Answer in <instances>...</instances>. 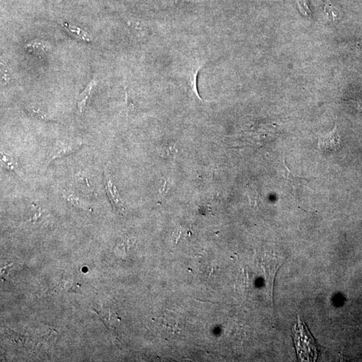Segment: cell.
<instances>
[{
  "mask_svg": "<svg viewBox=\"0 0 362 362\" xmlns=\"http://www.w3.org/2000/svg\"><path fill=\"white\" fill-rule=\"evenodd\" d=\"M95 84H96V82H95L94 80H92V82L88 85L86 89H85L84 92L81 94L78 104L80 112H82L85 107H86L87 102H88L89 98H90L91 95H92L93 88H94Z\"/></svg>",
  "mask_w": 362,
  "mask_h": 362,
  "instance_id": "obj_7",
  "label": "cell"
},
{
  "mask_svg": "<svg viewBox=\"0 0 362 362\" xmlns=\"http://www.w3.org/2000/svg\"><path fill=\"white\" fill-rule=\"evenodd\" d=\"M357 106H358L359 108H360V110H362V100L358 101V102H357Z\"/></svg>",
  "mask_w": 362,
  "mask_h": 362,
  "instance_id": "obj_18",
  "label": "cell"
},
{
  "mask_svg": "<svg viewBox=\"0 0 362 362\" xmlns=\"http://www.w3.org/2000/svg\"><path fill=\"white\" fill-rule=\"evenodd\" d=\"M318 144L320 149L326 151H337L340 148V138L336 124L331 132L319 137Z\"/></svg>",
  "mask_w": 362,
  "mask_h": 362,
  "instance_id": "obj_4",
  "label": "cell"
},
{
  "mask_svg": "<svg viewBox=\"0 0 362 362\" xmlns=\"http://www.w3.org/2000/svg\"><path fill=\"white\" fill-rule=\"evenodd\" d=\"M177 150L176 148L175 143L173 142H165L164 143L161 148V157L165 159H173L177 155Z\"/></svg>",
  "mask_w": 362,
  "mask_h": 362,
  "instance_id": "obj_8",
  "label": "cell"
},
{
  "mask_svg": "<svg viewBox=\"0 0 362 362\" xmlns=\"http://www.w3.org/2000/svg\"><path fill=\"white\" fill-rule=\"evenodd\" d=\"M83 143L80 142H64L57 140L54 143L50 154L48 163H51L53 160L60 159L73 153H76L83 147Z\"/></svg>",
  "mask_w": 362,
  "mask_h": 362,
  "instance_id": "obj_2",
  "label": "cell"
},
{
  "mask_svg": "<svg viewBox=\"0 0 362 362\" xmlns=\"http://www.w3.org/2000/svg\"><path fill=\"white\" fill-rule=\"evenodd\" d=\"M188 233L187 230L184 229L183 227L180 228L177 231L175 232V234L173 235L174 239L175 242L179 241L182 237H185Z\"/></svg>",
  "mask_w": 362,
  "mask_h": 362,
  "instance_id": "obj_14",
  "label": "cell"
},
{
  "mask_svg": "<svg viewBox=\"0 0 362 362\" xmlns=\"http://www.w3.org/2000/svg\"><path fill=\"white\" fill-rule=\"evenodd\" d=\"M201 68V66H199V67L197 68H196L195 70H194V72L193 74H191V92L192 94H194L195 95L196 97H197V98L199 99L200 101H203L202 100V98L201 97H200L199 92H198L197 91V76L198 74H199V71L200 70V68Z\"/></svg>",
  "mask_w": 362,
  "mask_h": 362,
  "instance_id": "obj_11",
  "label": "cell"
},
{
  "mask_svg": "<svg viewBox=\"0 0 362 362\" xmlns=\"http://www.w3.org/2000/svg\"><path fill=\"white\" fill-rule=\"evenodd\" d=\"M104 178L105 189H106L107 195L110 199V203H112L113 207L116 208L117 211H124V205H123V202L121 199L120 193L111 181L110 177L107 175L106 171L104 172Z\"/></svg>",
  "mask_w": 362,
  "mask_h": 362,
  "instance_id": "obj_3",
  "label": "cell"
},
{
  "mask_svg": "<svg viewBox=\"0 0 362 362\" xmlns=\"http://www.w3.org/2000/svg\"><path fill=\"white\" fill-rule=\"evenodd\" d=\"M293 337L297 355L301 361H315L318 355V349L315 339L308 328L299 317L298 321L293 327Z\"/></svg>",
  "mask_w": 362,
  "mask_h": 362,
  "instance_id": "obj_1",
  "label": "cell"
},
{
  "mask_svg": "<svg viewBox=\"0 0 362 362\" xmlns=\"http://www.w3.org/2000/svg\"><path fill=\"white\" fill-rule=\"evenodd\" d=\"M170 1L173 2V3L175 4H178L180 2H190L192 1V0H170Z\"/></svg>",
  "mask_w": 362,
  "mask_h": 362,
  "instance_id": "obj_17",
  "label": "cell"
},
{
  "mask_svg": "<svg viewBox=\"0 0 362 362\" xmlns=\"http://www.w3.org/2000/svg\"><path fill=\"white\" fill-rule=\"evenodd\" d=\"M2 74L3 75V76L2 77V85L7 84L8 83V80H9V76H8V74H6V73L5 72H4V74Z\"/></svg>",
  "mask_w": 362,
  "mask_h": 362,
  "instance_id": "obj_16",
  "label": "cell"
},
{
  "mask_svg": "<svg viewBox=\"0 0 362 362\" xmlns=\"http://www.w3.org/2000/svg\"><path fill=\"white\" fill-rule=\"evenodd\" d=\"M26 110H27L28 112L32 116H34V118L39 119V120L48 121H54L53 119L46 116V115L43 114V113L39 110H36L35 109L31 108H27Z\"/></svg>",
  "mask_w": 362,
  "mask_h": 362,
  "instance_id": "obj_12",
  "label": "cell"
},
{
  "mask_svg": "<svg viewBox=\"0 0 362 362\" xmlns=\"http://www.w3.org/2000/svg\"><path fill=\"white\" fill-rule=\"evenodd\" d=\"M26 47L28 48V50L30 52H32L34 54H38V55H40V54L41 55L46 50L45 46L40 42H31L26 45Z\"/></svg>",
  "mask_w": 362,
  "mask_h": 362,
  "instance_id": "obj_10",
  "label": "cell"
},
{
  "mask_svg": "<svg viewBox=\"0 0 362 362\" xmlns=\"http://www.w3.org/2000/svg\"><path fill=\"white\" fill-rule=\"evenodd\" d=\"M1 164L2 167L9 171L14 172L16 174H19L17 163L9 156L2 154Z\"/></svg>",
  "mask_w": 362,
  "mask_h": 362,
  "instance_id": "obj_9",
  "label": "cell"
},
{
  "mask_svg": "<svg viewBox=\"0 0 362 362\" xmlns=\"http://www.w3.org/2000/svg\"><path fill=\"white\" fill-rule=\"evenodd\" d=\"M76 180L79 181V183H80L81 185H84L86 189H90V184H89L88 179L83 177V175L78 174V175H76Z\"/></svg>",
  "mask_w": 362,
  "mask_h": 362,
  "instance_id": "obj_15",
  "label": "cell"
},
{
  "mask_svg": "<svg viewBox=\"0 0 362 362\" xmlns=\"http://www.w3.org/2000/svg\"><path fill=\"white\" fill-rule=\"evenodd\" d=\"M247 193H248V198L250 199L251 204H252V205H258L259 200H260V196H259L256 190L253 187H248Z\"/></svg>",
  "mask_w": 362,
  "mask_h": 362,
  "instance_id": "obj_13",
  "label": "cell"
},
{
  "mask_svg": "<svg viewBox=\"0 0 362 362\" xmlns=\"http://www.w3.org/2000/svg\"><path fill=\"white\" fill-rule=\"evenodd\" d=\"M62 26L66 30L69 35L76 39L83 40V41L91 42L92 40V36L88 32L84 31L81 28L76 27L75 26L70 25L66 23H62Z\"/></svg>",
  "mask_w": 362,
  "mask_h": 362,
  "instance_id": "obj_5",
  "label": "cell"
},
{
  "mask_svg": "<svg viewBox=\"0 0 362 362\" xmlns=\"http://www.w3.org/2000/svg\"><path fill=\"white\" fill-rule=\"evenodd\" d=\"M62 197L66 199V201L68 202V203L77 209L84 210V211H92V208L88 204L85 203L80 198L67 191L62 192Z\"/></svg>",
  "mask_w": 362,
  "mask_h": 362,
  "instance_id": "obj_6",
  "label": "cell"
}]
</instances>
